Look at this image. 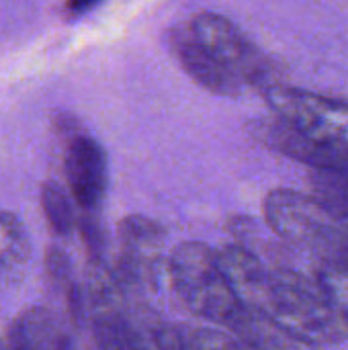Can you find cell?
I'll list each match as a JSON object with an SVG mask.
<instances>
[{
  "mask_svg": "<svg viewBox=\"0 0 348 350\" xmlns=\"http://www.w3.org/2000/svg\"><path fill=\"white\" fill-rule=\"evenodd\" d=\"M168 279L183 306L209 322L224 324L240 310L217 260V250L203 242L178 244L166 260Z\"/></svg>",
  "mask_w": 348,
  "mask_h": 350,
  "instance_id": "1",
  "label": "cell"
},
{
  "mask_svg": "<svg viewBox=\"0 0 348 350\" xmlns=\"http://www.w3.org/2000/svg\"><path fill=\"white\" fill-rule=\"evenodd\" d=\"M189 31L199 45L236 74L242 84L248 82L260 90L279 84L269 57L230 18L215 12H201L193 18Z\"/></svg>",
  "mask_w": 348,
  "mask_h": 350,
  "instance_id": "2",
  "label": "cell"
},
{
  "mask_svg": "<svg viewBox=\"0 0 348 350\" xmlns=\"http://www.w3.org/2000/svg\"><path fill=\"white\" fill-rule=\"evenodd\" d=\"M263 94L277 119L302 135L348 146V105L281 82L265 88Z\"/></svg>",
  "mask_w": 348,
  "mask_h": 350,
  "instance_id": "3",
  "label": "cell"
},
{
  "mask_svg": "<svg viewBox=\"0 0 348 350\" xmlns=\"http://www.w3.org/2000/svg\"><path fill=\"white\" fill-rule=\"evenodd\" d=\"M267 226L285 242L310 250L320 248L326 234L338 219V213L318 195H306L293 189H275L265 199Z\"/></svg>",
  "mask_w": 348,
  "mask_h": 350,
  "instance_id": "4",
  "label": "cell"
},
{
  "mask_svg": "<svg viewBox=\"0 0 348 350\" xmlns=\"http://www.w3.org/2000/svg\"><path fill=\"white\" fill-rule=\"evenodd\" d=\"M166 265V232L146 215H127L119 224L115 279L123 287H152Z\"/></svg>",
  "mask_w": 348,
  "mask_h": 350,
  "instance_id": "5",
  "label": "cell"
},
{
  "mask_svg": "<svg viewBox=\"0 0 348 350\" xmlns=\"http://www.w3.org/2000/svg\"><path fill=\"white\" fill-rule=\"evenodd\" d=\"M252 133L271 150L302 164H308L318 172H334L348 176V146L345 144H326L306 137L281 119L258 121Z\"/></svg>",
  "mask_w": 348,
  "mask_h": 350,
  "instance_id": "6",
  "label": "cell"
},
{
  "mask_svg": "<svg viewBox=\"0 0 348 350\" xmlns=\"http://www.w3.org/2000/svg\"><path fill=\"white\" fill-rule=\"evenodd\" d=\"M66 178L74 201L86 211L96 209L109 185L105 148L88 135H74L66 150Z\"/></svg>",
  "mask_w": 348,
  "mask_h": 350,
  "instance_id": "7",
  "label": "cell"
},
{
  "mask_svg": "<svg viewBox=\"0 0 348 350\" xmlns=\"http://www.w3.org/2000/svg\"><path fill=\"white\" fill-rule=\"evenodd\" d=\"M170 49L176 55L183 70L207 92L217 96H238L242 92V82L226 66H222L209 51H205L193 33L187 29L170 31Z\"/></svg>",
  "mask_w": 348,
  "mask_h": 350,
  "instance_id": "8",
  "label": "cell"
},
{
  "mask_svg": "<svg viewBox=\"0 0 348 350\" xmlns=\"http://www.w3.org/2000/svg\"><path fill=\"white\" fill-rule=\"evenodd\" d=\"M226 328H230L236 338L252 350H318L316 345L295 336L265 314L242 306Z\"/></svg>",
  "mask_w": 348,
  "mask_h": 350,
  "instance_id": "9",
  "label": "cell"
},
{
  "mask_svg": "<svg viewBox=\"0 0 348 350\" xmlns=\"http://www.w3.org/2000/svg\"><path fill=\"white\" fill-rule=\"evenodd\" d=\"M4 345L6 350H72L64 326L45 308H31L21 314Z\"/></svg>",
  "mask_w": 348,
  "mask_h": 350,
  "instance_id": "10",
  "label": "cell"
},
{
  "mask_svg": "<svg viewBox=\"0 0 348 350\" xmlns=\"http://www.w3.org/2000/svg\"><path fill=\"white\" fill-rule=\"evenodd\" d=\"M312 275L320 291L330 342L348 340V269L322 262Z\"/></svg>",
  "mask_w": 348,
  "mask_h": 350,
  "instance_id": "11",
  "label": "cell"
},
{
  "mask_svg": "<svg viewBox=\"0 0 348 350\" xmlns=\"http://www.w3.org/2000/svg\"><path fill=\"white\" fill-rule=\"evenodd\" d=\"M31 244L23 221L8 211H0V285L10 283L25 269Z\"/></svg>",
  "mask_w": 348,
  "mask_h": 350,
  "instance_id": "12",
  "label": "cell"
},
{
  "mask_svg": "<svg viewBox=\"0 0 348 350\" xmlns=\"http://www.w3.org/2000/svg\"><path fill=\"white\" fill-rule=\"evenodd\" d=\"M41 209L49 224V228L59 234L68 236L76 228V215L66 191L55 183H45L41 189Z\"/></svg>",
  "mask_w": 348,
  "mask_h": 350,
  "instance_id": "13",
  "label": "cell"
},
{
  "mask_svg": "<svg viewBox=\"0 0 348 350\" xmlns=\"http://www.w3.org/2000/svg\"><path fill=\"white\" fill-rule=\"evenodd\" d=\"M183 350H252L240 338L215 328H183Z\"/></svg>",
  "mask_w": 348,
  "mask_h": 350,
  "instance_id": "14",
  "label": "cell"
},
{
  "mask_svg": "<svg viewBox=\"0 0 348 350\" xmlns=\"http://www.w3.org/2000/svg\"><path fill=\"white\" fill-rule=\"evenodd\" d=\"M103 0H66V14L74 16H82L86 12H90L92 8H96Z\"/></svg>",
  "mask_w": 348,
  "mask_h": 350,
  "instance_id": "15",
  "label": "cell"
}]
</instances>
